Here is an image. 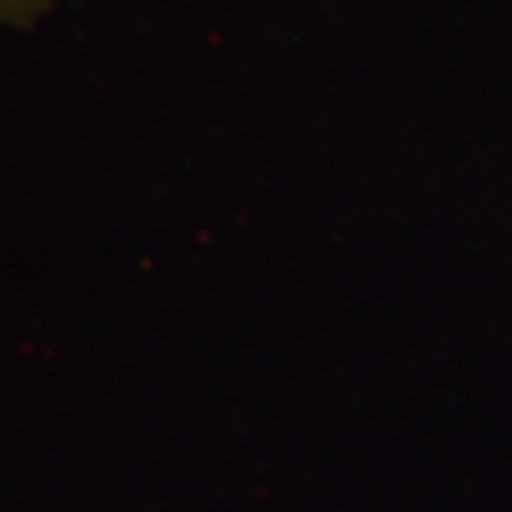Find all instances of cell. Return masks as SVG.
<instances>
[{"mask_svg": "<svg viewBox=\"0 0 512 512\" xmlns=\"http://www.w3.org/2000/svg\"><path fill=\"white\" fill-rule=\"evenodd\" d=\"M57 0H0V29H32L55 9Z\"/></svg>", "mask_w": 512, "mask_h": 512, "instance_id": "obj_1", "label": "cell"}]
</instances>
